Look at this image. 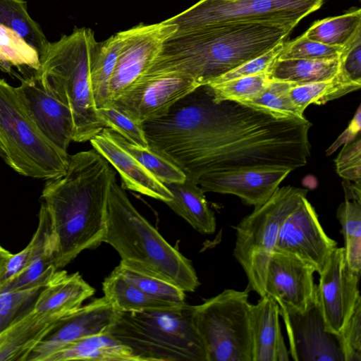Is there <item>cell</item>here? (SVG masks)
<instances>
[{
  "mask_svg": "<svg viewBox=\"0 0 361 361\" xmlns=\"http://www.w3.org/2000/svg\"><path fill=\"white\" fill-rule=\"evenodd\" d=\"M283 46L284 41L279 43L269 51L241 64L228 73L211 80L207 84L221 82L232 79L266 72L273 61L278 57Z\"/></svg>",
  "mask_w": 361,
  "mask_h": 361,
  "instance_id": "ee69618b",
  "label": "cell"
},
{
  "mask_svg": "<svg viewBox=\"0 0 361 361\" xmlns=\"http://www.w3.org/2000/svg\"><path fill=\"white\" fill-rule=\"evenodd\" d=\"M294 27L274 23H228L176 32L164 42L145 75L178 73L202 86L269 51L284 41Z\"/></svg>",
  "mask_w": 361,
  "mask_h": 361,
  "instance_id": "3957f363",
  "label": "cell"
},
{
  "mask_svg": "<svg viewBox=\"0 0 361 361\" xmlns=\"http://www.w3.org/2000/svg\"><path fill=\"white\" fill-rule=\"evenodd\" d=\"M56 254V243L52 234L49 216L42 203L37 230L28 245L17 254H12L0 277V288L23 272L37 257L44 252Z\"/></svg>",
  "mask_w": 361,
  "mask_h": 361,
  "instance_id": "4316f807",
  "label": "cell"
},
{
  "mask_svg": "<svg viewBox=\"0 0 361 361\" xmlns=\"http://www.w3.org/2000/svg\"><path fill=\"white\" fill-rule=\"evenodd\" d=\"M104 128L117 133L128 142L142 147L149 146L142 123L135 121L112 104L97 109Z\"/></svg>",
  "mask_w": 361,
  "mask_h": 361,
  "instance_id": "f35d334b",
  "label": "cell"
},
{
  "mask_svg": "<svg viewBox=\"0 0 361 361\" xmlns=\"http://www.w3.org/2000/svg\"><path fill=\"white\" fill-rule=\"evenodd\" d=\"M194 306L142 312L117 311L105 333L128 347L138 361H207L193 322Z\"/></svg>",
  "mask_w": 361,
  "mask_h": 361,
  "instance_id": "8992f818",
  "label": "cell"
},
{
  "mask_svg": "<svg viewBox=\"0 0 361 361\" xmlns=\"http://www.w3.org/2000/svg\"><path fill=\"white\" fill-rule=\"evenodd\" d=\"M121 32L99 43L90 69V82L97 109L109 105V87L118 58Z\"/></svg>",
  "mask_w": 361,
  "mask_h": 361,
  "instance_id": "f546056e",
  "label": "cell"
},
{
  "mask_svg": "<svg viewBox=\"0 0 361 361\" xmlns=\"http://www.w3.org/2000/svg\"><path fill=\"white\" fill-rule=\"evenodd\" d=\"M94 292V288L78 272L68 274L59 269L39 290L33 308L39 312H74Z\"/></svg>",
  "mask_w": 361,
  "mask_h": 361,
  "instance_id": "603a6c76",
  "label": "cell"
},
{
  "mask_svg": "<svg viewBox=\"0 0 361 361\" xmlns=\"http://www.w3.org/2000/svg\"><path fill=\"white\" fill-rule=\"evenodd\" d=\"M0 25L19 34L39 56L49 45L40 25L30 16L25 0H0Z\"/></svg>",
  "mask_w": 361,
  "mask_h": 361,
  "instance_id": "1f68e13d",
  "label": "cell"
},
{
  "mask_svg": "<svg viewBox=\"0 0 361 361\" xmlns=\"http://www.w3.org/2000/svg\"><path fill=\"white\" fill-rule=\"evenodd\" d=\"M323 0H200L166 21L176 33L228 23L295 25L316 11Z\"/></svg>",
  "mask_w": 361,
  "mask_h": 361,
  "instance_id": "30bf717a",
  "label": "cell"
},
{
  "mask_svg": "<svg viewBox=\"0 0 361 361\" xmlns=\"http://www.w3.org/2000/svg\"><path fill=\"white\" fill-rule=\"evenodd\" d=\"M307 194L306 189L279 187L267 202L255 207L237 225L233 255L246 274L247 291L263 296L265 271L280 228Z\"/></svg>",
  "mask_w": 361,
  "mask_h": 361,
  "instance_id": "ba28073f",
  "label": "cell"
},
{
  "mask_svg": "<svg viewBox=\"0 0 361 361\" xmlns=\"http://www.w3.org/2000/svg\"><path fill=\"white\" fill-rule=\"evenodd\" d=\"M337 173L344 180L361 183V139L344 145L335 159Z\"/></svg>",
  "mask_w": 361,
  "mask_h": 361,
  "instance_id": "7bdbcfd3",
  "label": "cell"
},
{
  "mask_svg": "<svg viewBox=\"0 0 361 361\" xmlns=\"http://www.w3.org/2000/svg\"><path fill=\"white\" fill-rule=\"evenodd\" d=\"M116 171L95 149L69 156L66 173L47 180L41 195L56 243V270L102 243L109 183Z\"/></svg>",
  "mask_w": 361,
  "mask_h": 361,
  "instance_id": "7a4b0ae2",
  "label": "cell"
},
{
  "mask_svg": "<svg viewBox=\"0 0 361 361\" xmlns=\"http://www.w3.org/2000/svg\"><path fill=\"white\" fill-rule=\"evenodd\" d=\"M138 361L131 350L106 333L73 342L47 356L44 361Z\"/></svg>",
  "mask_w": 361,
  "mask_h": 361,
  "instance_id": "d4e9b609",
  "label": "cell"
},
{
  "mask_svg": "<svg viewBox=\"0 0 361 361\" xmlns=\"http://www.w3.org/2000/svg\"><path fill=\"white\" fill-rule=\"evenodd\" d=\"M339 58L331 60L284 59L277 58L267 70L271 80L298 85L328 80L338 71Z\"/></svg>",
  "mask_w": 361,
  "mask_h": 361,
  "instance_id": "484cf974",
  "label": "cell"
},
{
  "mask_svg": "<svg viewBox=\"0 0 361 361\" xmlns=\"http://www.w3.org/2000/svg\"><path fill=\"white\" fill-rule=\"evenodd\" d=\"M293 170L283 166H262L207 173L197 183L205 192L238 196L255 207L267 202Z\"/></svg>",
  "mask_w": 361,
  "mask_h": 361,
  "instance_id": "ac0fdd59",
  "label": "cell"
},
{
  "mask_svg": "<svg viewBox=\"0 0 361 361\" xmlns=\"http://www.w3.org/2000/svg\"><path fill=\"white\" fill-rule=\"evenodd\" d=\"M336 247V241L325 233L306 197L283 221L274 251L293 255L319 274Z\"/></svg>",
  "mask_w": 361,
  "mask_h": 361,
  "instance_id": "5bb4252c",
  "label": "cell"
},
{
  "mask_svg": "<svg viewBox=\"0 0 361 361\" xmlns=\"http://www.w3.org/2000/svg\"><path fill=\"white\" fill-rule=\"evenodd\" d=\"M339 335L344 361H361V297Z\"/></svg>",
  "mask_w": 361,
  "mask_h": 361,
  "instance_id": "b9f144b4",
  "label": "cell"
},
{
  "mask_svg": "<svg viewBox=\"0 0 361 361\" xmlns=\"http://www.w3.org/2000/svg\"><path fill=\"white\" fill-rule=\"evenodd\" d=\"M271 82L267 71L207 85L213 99L216 102L235 101L242 102L256 98Z\"/></svg>",
  "mask_w": 361,
  "mask_h": 361,
  "instance_id": "8d00e7d4",
  "label": "cell"
},
{
  "mask_svg": "<svg viewBox=\"0 0 361 361\" xmlns=\"http://www.w3.org/2000/svg\"><path fill=\"white\" fill-rule=\"evenodd\" d=\"M201 85L178 73L144 75L110 104L143 123L164 116L178 101Z\"/></svg>",
  "mask_w": 361,
  "mask_h": 361,
  "instance_id": "7c38bea8",
  "label": "cell"
},
{
  "mask_svg": "<svg viewBox=\"0 0 361 361\" xmlns=\"http://www.w3.org/2000/svg\"><path fill=\"white\" fill-rule=\"evenodd\" d=\"M314 272L299 258L273 251L265 271L263 296L272 298L281 308L303 311L316 298Z\"/></svg>",
  "mask_w": 361,
  "mask_h": 361,
  "instance_id": "2e32d148",
  "label": "cell"
},
{
  "mask_svg": "<svg viewBox=\"0 0 361 361\" xmlns=\"http://www.w3.org/2000/svg\"><path fill=\"white\" fill-rule=\"evenodd\" d=\"M117 310L104 295L65 317L31 352L26 361H44L61 348L83 338L105 333Z\"/></svg>",
  "mask_w": 361,
  "mask_h": 361,
  "instance_id": "d6986e66",
  "label": "cell"
},
{
  "mask_svg": "<svg viewBox=\"0 0 361 361\" xmlns=\"http://www.w3.org/2000/svg\"><path fill=\"white\" fill-rule=\"evenodd\" d=\"M338 73L347 81L361 84V33L343 48Z\"/></svg>",
  "mask_w": 361,
  "mask_h": 361,
  "instance_id": "f6af8a7d",
  "label": "cell"
},
{
  "mask_svg": "<svg viewBox=\"0 0 361 361\" xmlns=\"http://www.w3.org/2000/svg\"><path fill=\"white\" fill-rule=\"evenodd\" d=\"M279 307L264 295L250 306V328L252 361H287L286 346L279 322Z\"/></svg>",
  "mask_w": 361,
  "mask_h": 361,
  "instance_id": "7402d4cb",
  "label": "cell"
},
{
  "mask_svg": "<svg viewBox=\"0 0 361 361\" xmlns=\"http://www.w3.org/2000/svg\"><path fill=\"white\" fill-rule=\"evenodd\" d=\"M178 27L166 20L140 23L121 31V46L109 87V104L130 89L147 71L164 42Z\"/></svg>",
  "mask_w": 361,
  "mask_h": 361,
  "instance_id": "8fae6325",
  "label": "cell"
},
{
  "mask_svg": "<svg viewBox=\"0 0 361 361\" xmlns=\"http://www.w3.org/2000/svg\"><path fill=\"white\" fill-rule=\"evenodd\" d=\"M343 49V47L329 46L309 39L303 34L293 41L284 42L277 59L331 60L338 59Z\"/></svg>",
  "mask_w": 361,
  "mask_h": 361,
  "instance_id": "ab89813d",
  "label": "cell"
},
{
  "mask_svg": "<svg viewBox=\"0 0 361 361\" xmlns=\"http://www.w3.org/2000/svg\"><path fill=\"white\" fill-rule=\"evenodd\" d=\"M44 286L0 292V332L30 308Z\"/></svg>",
  "mask_w": 361,
  "mask_h": 361,
  "instance_id": "60d3db41",
  "label": "cell"
},
{
  "mask_svg": "<svg viewBox=\"0 0 361 361\" xmlns=\"http://www.w3.org/2000/svg\"><path fill=\"white\" fill-rule=\"evenodd\" d=\"M74 312H39L32 304L0 332V361H26L33 349Z\"/></svg>",
  "mask_w": 361,
  "mask_h": 361,
  "instance_id": "44dd1931",
  "label": "cell"
},
{
  "mask_svg": "<svg viewBox=\"0 0 361 361\" xmlns=\"http://www.w3.org/2000/svg\"><path fill=\"white\" fill-rule=\"evenodd\" d=\"M0 157L18 174L49 180L63 176L69 155L39 130L16 87L0 78Z\"/></svg>",
  "mask_w": 361,
  "mask_h": 361,
  "instance_id": "52a82bcc",
  "label": "cell"
},
{
  "mask_svg": "<svg viewBox=\"0 0 361 361\" xmlns=\"http://www.w3.org/2000/svg\"><path fill=\"white\" fill-rule=\"evenodd\" d=\"M39 54L14 30L0 25V68L10 72L11 66H25L37 71Z\"/></svg>",
  "mask_w": 361,
  "mask_h": 361,
  "instance_id": "d590c367",
  "label": "cell"
},
{
  "mask_svg": "<svg viewBox=\"0 0 361 361\" xmlns=\"http://www.w3.org/2000/svg\"><path fill=\"white\" fill-rule=\"evenodd\" d=\"M122 146L153 176L164 184L178 183L187 178L185 173L169 157L148 146L135 145L116 133Z\"/></svg>",
  "mask_w": 361,
  "mask_h": 361,
  "instance_id": "e575fe53",
  "label": "cell"
},
{
  "mask_svg": "<svg viewBox=\"0 0 361 361\" xmlns=\"http://www.w3.org/2000/svg\"><path fill=\"white\" fill-rule=\"evenodd\" d=\"M11 255L12 253L0 245V277L2 274L4 267Z\"/></svg>",
  "mask_w": 361,
  "mask_h": 361,
  "instance_id": "c3c4849f",
  "label": "cell"
},
{
  "mask_svg": "<svg viewBox=\"0 0 361 361\" xmlns=\"http://www.w3.org/2000/svg\"><path fill=\"white\" fill-rule=\"evenodd\" d=\"M319 275L317 301L326 329L339 334L360 298V275L348 266L343 247L333 251Z\"/></svg>",
  "mask_w": 361,
  "mask_h": 361,
  "instance_id": "9a60e30c",
  "label": "cell"
},
{
  "mask_svg": "<svg viewBox=\"0 0 361 361\" xmlns=\"http://www.w3.org/2000/svg\"><path fill=\"white\" fill-rule=\"evenodd\" d=\"M104 296L117 311L142 312L176 307L174 304L154 299L114 269L102 283Z\"/></svg>",
  "mask_w": 361,
  "mask_h": 361,
  "instance_id": "83f0119b",
  "label": "cell"
},
{
  "mask_svg": "<svg viewBox=\"0 0 361 361\" xmlns=\"http://www.w3.org/2000/svg\"><path fill=\"white\" fill-rule=\"evenodd\" d=\"M90 28H75L49 42L39 56L35 73L70 108L73 119L72 140L84 142L104 126L98 117L90 82V69L99 46Z\"/></svg>",
  "mask_w": 361,
  "mask_h": 361,
  "instance_id": "5b68a950",
  "label": "cell"
},
{
  "mask_svg": "<svg viewBox=\"0 0 361 361\" xmlns=\"http://www.w3.org/2000/svg\"><path fill=\"white\" fill-rule=\"evenodd\" d=\"M361 84L347 81L337 73L333 78L292 87L288 94L304 114L310 104L321 105L359 90Z\"/></svg>",
  "mask_w": 361,
  "mask_h": 361,
  "instance_id": "4dcf8cb0",
  "label": "cell"
},
{
  "mask_svg": "<svg viewBox=\"0 0 361 361\" xmlns=\"http://www.w3.org/2000/svg\"><path fill=\"white\" fill-rule=\"evenodd\" d=\"M295 361H344L340 335L326 329L315 300L303 311L279 307Z\"/></svg>",
  "mask_w": 361,
  "mask_h": 361,
  "instance_id": "4fadbf2b",
  "label": "cell"
},
{
  "mask_svg": "<svg viewBox=\"0 0 361 361\" xmlns=\"http://www.w3.org/2000/svg\"><path fill=\"white\" fill-rule=\"evenodd\" d=\"M42 133L67 152L72 140L73 119L68 106L35 73L16 87Z\"/></svg>",
  "mask_w": 361,
  "mask_h": 361,
  "instance_id": "e0dca14e",
  "label": "cell"
},
{
  "mask_svg": "<svg viewBox=\"0 0 361 361\" xmlns=\"http://www.w3.org/2000/svg\"><path fill=\"white\" fill-rule=\"evenodd\" d=\"M102 243L110 245L121 262L142 273L193 292L200 281L191 262L171 245L135 209L116 174L111 179L106 204Z\"/></svg>",
  "mask_w": 361,
  "mask_h": 361,
  "instance_id": "277c9868",
  "label": "cell"
},
{
  "mask_svg": "<svg viewBox=\"0 0 361 361\" xmlns=\"http://www.w3.org/2000/svg\"><path fill=\"white\" fill-rule=\"evenodd\" d=\"M172 195L166 204L184 219L197 232L209 235L215 232V216L209 207L204 192L190 178L182 182L165 184Z\"/></svg>",
  "mask_w": 361,
  "mask_h": 361,
  "instance_id": "cb8c5ba5",
  "label": "cell"
},
{
  "mask_svg": "<svg viewBox=\"0 0 361 361\" xmlns=\"http://www.w3.org/2000/svg\"><path fill=\"white\" fill-rule=\"evenodd\" d=\"M248 298L247 290L225 289L194 306L207 361H252Z\"/></svg>",
  "mask_w": 361,
  "mask_h": 361,
  "instance_id": "9c48e42d",
  "label": "cell"
},
{
  "mask_svg": "<svg viewBox=\"0 0 361 361\" xmlns=\"http://www.w3.org/2000/svg\"><path fill=\"white\" fill-rule=\"evenodd\" d=\"M361 129V106H359L348 128L327 149L326 154L330 155L343 144L350 142L357 138Z\"/></svg>",
  "mask_w": 361,
  "mask_h": 361,
  "instance_id": "bcb514c9",
  "label": "cell"
},
{
  "mask_svg": "<svg viewBox=\"0 0 361 361\" xmlns=\"http://www.w3.org/2000/svg\"><path fill=\"white\" fill-rule=\"evenodd\" d=\"M142 126L149 146L196 183L207 173L244 168L295 170L310 157L306 118L279 119L238 102H216L207 85Z\"/></svg>",
  "mask_w": 361,
  "mask_h": 361,
  "instance_id": "6da1fadb",
  "label": "cell"
},
{
  "mask_svg": "<svg viewBox=\"0 0 361 361\" xmlns=\"http://www.w3.org/2000/svg\"><path fill=\"white\" fill-rule=\"evenodd\" d=\"M295 83L271 80L268 87L255 99L240 102L279 118H305L291 100L288 92Z\"/></svg>",
  "mask_w": 361,
  "mask_h": 361,
  "instance_id": "d6a6232c",
  "label": "cell"
},
{
  "mask_svg": "<svg viewBox=\"0 0 361 361\" xmlns=\"http://www.w3.org/2000/svg\"><path fill=\"white\" fill-rule=\"evenodd\" d=\"M344 254L349 268L358 275L361 271V202L345 200L338 207Z\"/></svg>",
  "mask_w": 361,
  "mask_h": 361,
  "instance_id": "836d02e7",
  "label": "cell"
},
{
  "mask_svg": "<svg viewBox=\"0 0 361 361\" xmlns=\"http://www.w3.org/2000/svg\"><path fill=\"white\" fill-rule=\"evenodd\" d=\"M361 33V10L354 8L334 17L316 21L305 33L311 40L345 47Z\"/></svg>",
  "mask_w": 361,
  "mask_h": 361,
  "instance_id": "f1b7e54d",
  "label": "cell"
},
{
  "mask_svg": "<svg viewBox=\"0 0 361 361\" xmlns=\"http://www.w3.org/2000/svg\"><path fill=\"white\" fill-rule=\"evenodd\" d=\"M343 187L345 192V200L361 202V186L360 183H353L345 180L343 182Z\"/></svg>",
  "mask_w": 361,
  "mask_h": 361,
  "instance_id": "7dc6e473",
  "label": "cell"
},
{
  "mask_svg": "<svg viewBox=\"0 0 361 361\" xmlns=\"http://www.w3.org/2000/svg\"><path fill=\"white\" fill-rule=\"evenodd\" d=\"M90 141L94 149L119 173L123 188L165 203L172 199L165 184L153 176L122 146L115 131L104 128Z\"/></svg>",
  "mask_w": 361,
  "mask_h": 361,
  "instance_id": "ffe728a7",
  "label": "cell"
},
{
  "mask_svg": "<svg viewBox=\"0 0 361 361\" xmlns=\"http://www.w3.org/2000/svg\"><path fill=\"white\" fill-rule=\"evenodd\" d=\"M114 269L154 299L174 304L185 302V291L171 283L135 270L121 262Z\"/></svg>",
  "mask_w": 361,
  "mask_h": 361,
  "instance_id": "74e56055",
  "label": "cell"
}]
</instances>
